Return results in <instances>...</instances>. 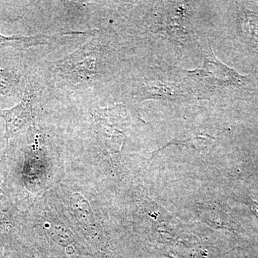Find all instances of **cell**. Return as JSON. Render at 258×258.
Wrapping results in <instances>:
<instances>
[{"instance_id":"6da1fadb","label":"cell","mask_w":258,"mask_h":258,"mask_svg":"<svg viewBox=\"0 0 258 258\" xmlns=\"http://www.w3.org/2000/svg\"><path fill=\"white\" fill-rule=\"evenodd\" d=\"M106 50L96 38L56 62L54 70L61 80L70 84H89L98 81L104 70Z\"/></svg>"},{"instance_id":"7a4b0ae2","label":"cell","mask_w":258,"mask_h":258,"mask_svg":"<svg viewBox=\"0 0 258 258\" xmlns=\"http://www.w3.org/2000/svg\"><path fill=\"white\" fill-rule=\"evenodd\" d=\"M15 48L0 50V98H20L22 99L28 79L25 68Z\"/></svg>"},{"instance_id":"3957f363","label":"cell","mask_w":258,"mask_h":258,"mask_svg":"<svg viewBox=\"0 0 258 258\" xmlns=\"http://www.w3.org/2000/svg\"><path fill=\"white\" fill-rule=\"evenodd\" d=\"M35 88L28 79L21 101L8 109H0V117L6 125L8 142L35 118L37 107V93Z\"/></svg>"},{"instance_id":"277c9868","label":"cell","mask_w":258,"mask_h":258,"mask_svg":"<svg viewBox=\"0 0 258 258\" xmlns=\"http://www.w3.org/2000/svg\"><path fill=\"white\" fill-rule=\"evenodd\" d=\"M208 87L226 86H242L245 78L227 67L214 55L212 50L203 51V63L201 69L190 71Z\"/></svg>"},{"instance_id":"5b68a950","label":"cell","mask_w":258,"mask_h":258,"mask_svg":"<svg viewBox=\"0 0 258 258\" xmlns=\"http://www.w3.org/2000/svg\"><path fill=\"white\" fill-rule=\"evenodd\" d=\"M73 35V32H69L55 35H37L34 36H24L5 35L0 33V50L6 48L23 50L39 45H47L51 47L60 46L63 42L69 40Z\"/></svg>"}]
</instances>
